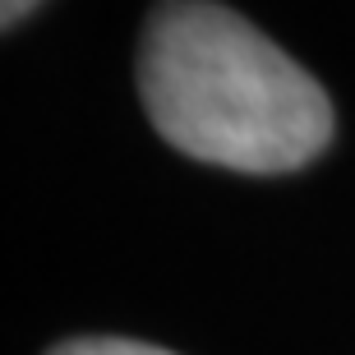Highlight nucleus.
<instances>
[{"instance_id": "obj_1", "label": "nucleus", "mask_w": 355, "mask_h": 355, "mask_svg": "<svg viewBox=\"0 0 355 355\" xmlns=\"http://www.w3.org/2000/svg\"><path fill=\"white\" fill-rule=\"evenodd\" d=\"M139 97L184 157L282 175L332 139V102L300 60L217 0H162L144 24Z\"/></svg>"}, {"instance_id": "obj_3", "label": "nucleus", "mask_w": 355, "mask_h": 355, "mask_svg": "<svg viewBox=\"0 0 355 355\" xmlns=\"http://www.w3.org/2000/svg\"><path fill=\"white\" fill-rule=\"evenodd\" d=\"M37 5H42V0H0V24H5V28H14L19 19H24V14H33V10H37Z\"/></svg>"}, {"instance_id": "obj_2", "label": "nucleus", "mask_w": 355, "mask_h": 355, "mask_svg": "<svg viewBox=\"0 0 355 355\" xmlns=\"http://www.w3.org/2000/svg\"><path fill=\"white\" fill-rule=\"evenodd\" d=\"M51 355H171V351L130 342V337H74V342H60Z\"/></svg>"}]
</instances>
